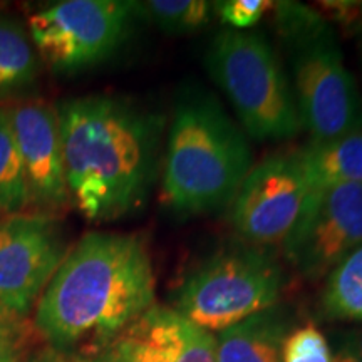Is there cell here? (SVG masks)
<instances>
[{"label": "cell", "mask_w": 362, "mask_h": 362, "mask_svg": "<svg viewBox=\"0 0 362 362\" xmlns=\"http://www.w3.org/2000/svg\"><path fill=\"white\" fill-rule=\"evenodd\" d=\"M272 11L285 71L309 141L361 133L362 94L344 62L332 24L319 8L300 2H274Z\"/></svg>", "instance_id": "277c9868"}, {"label": "cell", "mask_w": 362, "mask_h": 362, "mask_svg": "<svg viewBox=\"0 0 362 362\" xmlns=\"http://www.w3.org/2000/svg\"><path fill=\"white\" fill-rule=\"evenodd\" d=\"M136 19L133 2L64 0L30 16L29 35L49 69L76 74L115 56Z\"/></svg>", "instance_id": "52a82bcc"}, {"label": "cell", "mask_w": 362, "mask_h": 362, "mask_svg": "<svg viewBox=\"0 0 362 362\" xmlns=\"http://www.w3.org/2000/svg\"><path fill=\"white\" fill-rule=\"evenodd\" d=\"M214 13L226 29L252 30L274 8L270 0H221L214 2Z\"/></svg>", "instance_id": "44dd1931"}, {"label": "cell", "mask_w": 362, "mask_h": 362, "mask_svg": "<svg viewBox=\"0 0 362 362\" xmlns=\"http://www.w3.org/2000/svg\"><path fill=\"white\" fill-rule=\"evenodd\" d=\"M352 344H354L356 349L359 351V354L362 356V330H361V332L357 334V336L354 337V341H352Z\"/></svg>", "instance_id": "d4e9b609"}, {"label": "cell", "mask_w": 362, "mask_h": 362, "mask_svg": "<svg viewBox=\"0 0 362 362\" xmlns=\"http://www.w3.org/2000/svg\"><path fill=\"white\" fill-rule=\"evenodd\" d=\"M7 111L24 166L30 206L42 210L64 206L71 197L56 107L22 103Z\"/></svg>", "instance_id": "8fae6325"}, {"label": "cell", "mask_w": 362, "mask_h": 362, "mask_svg": "<svg viewBox=\"0 0 362 362\" xmlns=\"http://www.w3.org/2000/svg\"><path fill=\"white\" fill-rule=\"evenodd\" d=\"M361 243L362 183H351L310 192L280 247L302 277L320 280Z\"/></svg>", "instance_id": "9c48e42d"}, {"label": "cell", "mask_w": 362, "mask_h": 362, "mask_svg": "<svg viewBox=\"0 0 362 362\" xmlns=\"http://www.w3.org/2000/svg\"><path fill=\"white\" fill-rule=\"evenodd\" d=\"M291 330L287 312L279 304L270 307L216 334V362H282Z\"/></svg>", "instance_id": "4fadbf2b"}, {"label": "cell", "mask_w": 362, "mask_h": 362, "mask_svg": "<svg viewBox=\"0 0 362 362\" xmlns=\"http://www.w3.org/2000/svg\"><path fill=\"white\" fill-rule=\"evenodd\" d=\"M248 139L210 90L181 89L161 156L163 203L187 216L228 208L253 166Z\"/></svg>", "instance_id": "3957f363"}, {"label": "cell", "mask_w": 362, "mask_h": 362, "mask_svg": "<svg viewBox=\"0 0 362 362\" xmlns=\"http://www.w3.org/2000/svg\"><path fill=\"white\" fill-rule=\"evenodd\" d=\"M40 337L29 317L13 314L0 304V362H24L37 349Z\"/></svg>", "instance_id": "d6986e66"}, {"label": "cell", "mask_w": 362, "mask_h": 362, "mask_svg": "<svg viewBox=\"0 0 362 362\" xmlns=\"http://www.w3.org/2000/svg\"><path fill=\"white\" fill-rule=\"evenodd\" d=\"M359 52H361V64H362V34H361V40H359Z\"/></svg>", "instance_id": "4316f807"}, {"label": "cell", "mask_w": 362, "mask_h": 362, "mask_svg": "<svg viewBox=\"0 0 362 362\" xmlns=\"http://www.w3.org/2000/svg\"><path fill=\"white\" fill-rule=\"evenodd\" d=\"M156 277L136 235L86 233L59 265L34 309L40 341L96 359L155 305Z\"/></svg>", "instance_id": "6da1fadb"}, {"label": "cell", "mask_w": 362, "mask_h": 362, "mask_svg": "<svg viewBox=\"0 0 362 362\" xmlns=\"http://www.w3.org/2000/svg\"><path fill=\"white\" fill-rule=\"evenodd\" d=\"M116 362H216L215 336L173 307L153 305L107 349Z\"/></svg>", "instance_id": "7c38bea8"}, {"label": "cell", "mask_w": 362, "mask_h": 362, "mask_svg": "<svg viewBox=\"0 0 362 362\" xmlns=\"http://www.w3.org/2000/svg\"><path fill=\"white\" fill-rule=\"evenodd\" d=\"M71 200L90 221L148 202L161 168L166 117L129 99L90 94L56 106Z\"/></svg>", "instance_id": "7a4b0ae2"}, {"label": "cell", "mask_w": 362, "mask_h": 362, "mask_svg": "<svg viewBox=\"0 0 362 362\" xmlns=\"http://www.w3.org/2000/svg\"><path fill=\"white\" fill-rule=\"evenodd\" d=\"M27 206L30 200L16 134L8 111L0 107V214H22Z\"/></svg>", "instance_id": "ac0fdd59"}, {"label": "cell", "mask_w": 362, "mask_h": 362, "mask_svg": "<svg viewBox=\"0 0 362 362\" xmlns=\"http://www.w3.org/2000/svg\"><path fill=\"white\" fill-rule=\"evenodd\" d=\"M37 72V52L24 25L0 16V96L29 88Z\"/></svg>", "instance_id": "9a60e30c"}, {"label": "cell", "mask_w": 362, "mask_h": 362, "mask_svg": "<svg viewBox=\"0 0 362 362\" xmlns=\"http://www.w3.org/2000/svg\"><path fill=\"white\" fill-rule=\"evenodd\" d=\"M282 288L277 255L242 242L194 267L176 288L173 309L206 332H221L277 305Z\"/></svg>", "instance_id": "8992f818"}, {"label": "cell", "mask_w": 362, "mask_h": 362, "mask_svg": "<svg viewBox=\"0 0 362 362\" xmlns=\"http://www.w3.org/2000/svg\"><path fill=\"white\" fill-rule=\"evenodd\" d=\"M67 252L61 226L47 211L0 220V304L29 317Z\"/></svg>", "instance_id": "30bf717a"}, {"label": "cell", "mask_w": 362, "mask_h": 362, "mask_svg": "<svg viewBox=\"0 0 362 362\" xmlns=\"http://www.w3.org/2000/svg\"><path fill=\"white\" fill-rule=\"evenodd\" d=\"M282 362H332V351L324 334L314 324H307L287 334Z\"/></svg>", "instance_id": "ffe728a7"}, {"label": "cell", "mask_w": 362, "mask_h": 362, "mask_svg": "<svg viewBox=\"0 0 362 362\" xmlns=\"http://www.w3.org/2000/svg\"><path fill=\"white\" fill-rule=\"evenodd\" d=\"M332 362H362V356L351 341L346 346H342L336 354H332Z\"/></svg>", "instance_id": "603a6c76"}, {"label": "cell", "mask_w": 362, "mask_h": 362, "mask_svg": "<svg viewBox=\"0 0 362 362\" xmlns=\"http://www.w3.org/2000/svg\"><path fill=\"white\" fill-rule=\"evenodd\" d=\"M24 362H93L89 359H84V357H79L76 354H69V352H62L54 349V347L44 344L42 347H37V349L30 352L27 356Z\"/></svg>", "instance_id": "7402d4cb"}, {"label": "cell", "mask_w": 362, "mask_h": 362, "mask_svg": "<svg viewBox=\"0 0 362 362\" xmlns=\"http://www.w3.org/2000/svg\"><path fill=\"white\" fill-rule=\"evenodd\" d=\"M309 193L300 148L279 149L248 171L230 203L228 220L245 243L282 245Z\"/></svg>", "instance_id": "ba28073f"}, {"label": "cell", "mask_w": 362, "mask_h": 362, "mask_svg": "<svg viewBox=\"0 0 362 362\" xmlns=\"http://www.w3.org/2000/svg\"><path fill=\"white\" fill-rule=\"evenodd\" d=\"M320 310L330 320L362 322V243L327 274Z\"/></svg>", "instance_id": "2e32d148"}, {"label": "cell", "mask_w": 362, "mask_h": 362, "mask_svg": "<svg viewBox=\"0 0 362 362\" xmlns=\"http://www.w3.org/2000/svg\"><path fill=\"white\" fill-rule=\"evenodd\" d=\"M310 192L339 185L362 183V131L300 148Z\"/></svg>", "instance_id": "5bb4252c"}, {"label": "cell", "mask_w": 362, "mask_h": 362, "mask_svg": "<svg viewBox=\"0 0 362 362\" xmlns=\"http://www.w3.org/2000/svg\"><path fill=\"white\" fill-rule=\"evenodd\" d=\"M359 22H361V34H362V2L359 4Z\"/></svg>", "instance_id": "484cf974"}, {"label": "cell", "mask_w": 362, "mask_h": 362, "mask_svg": "<svg viewBox=\"0 0 362 362\" xmlns=\"http://www.w3.org/2000/svg\"><path fill=\"white\" fill-rule=\"evenodd\" d=\"M133 6L139 21H146L170 35L198 33L214 17V6L205 0H146L133 2Z\"/></svg>", "instance_id": "e0dca14e"}, {"label": "cell", "mask_w": 362, "mask_h": 362, "mask_svg": "<svg viewBox=\"0 0 362 362\" xmlns=\"http://www.w3.org/2000/svg\"><path fill=\"white\" fill-rule=\"evenodd\" d=\"M93 362H116L115 359H112V356L110 354V352H104V354H101V356H98L96 359H93Z\"/></svg>", "instance_id": "cb8c5ba5"}, {"label": "cell", "mask_w": 362, "mask_h": 362, "mask_svg": "<svg viewBox=\"0 0 362 362\" xmlns=\"http://www.w3.org/2000/svg\"><path fill=\"white\" fill-rule=\"evenodd\" d=\"M205 67L255 141H285L304 131L279 52L259 30L221 29L208 44Z\"/></svg>", "instance_id": "5b68a950"}]
</instances>
